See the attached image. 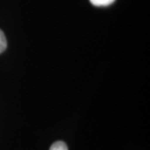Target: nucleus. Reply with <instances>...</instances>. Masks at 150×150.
Masks as SVG:
<instances>
[{"mask_svg": "<svg viewBox=\"0 0 150 150\" xmlns=\"http://www.w3.org/2000/svg\"><path fill=\"white\" fill-rule=\"evenodd\" d=\"M49 150H69L68 146L63 141H57L51 145Z\"/></svg>", "mask_w": 150, "mask_h": 150, "instance_id": "f257e3e1", "label": "nucleus"}, {"mask_svg": "<svg viewBox=\"0 0 150 150\" xmlns=\"http://www.w3.org/2000/svg\"><path fill=\"white\" fill-rule=\"evenodd\" d=\"M115 0H90L93 5L97 7H102V6L110 5Z\"/></svg>", "mask_w": 150, "mask_h": 150, "instance_id": "f03ea898", "label": "nucleus"}, {"mask_svg": "<svg viewBox=\"0 0 150 150\" xmlns=\"http://www.w3.org/2000/svg\"><path fill=\"white\" fill-rule=\"evenodd\" d=\"M7 48V39L4 32L0 29V54H2Z\"/></svg>", "mask_w": 150, "mask_h": 150, "instance_id": "7ed1b4c3", "label": "nucleus"}]
</instances>
